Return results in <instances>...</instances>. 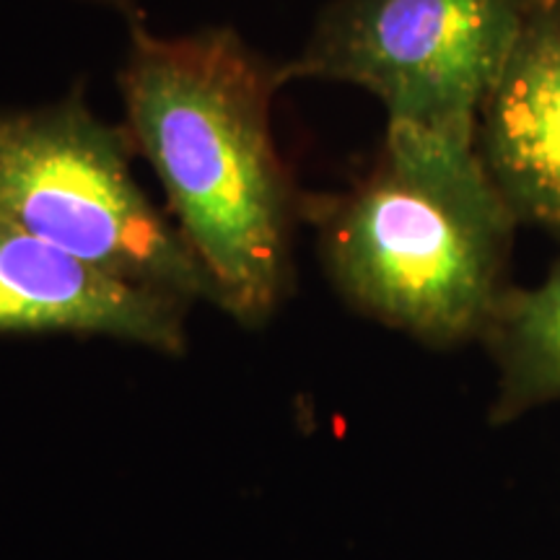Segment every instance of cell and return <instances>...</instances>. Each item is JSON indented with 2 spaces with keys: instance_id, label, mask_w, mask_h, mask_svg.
Masks as SVG:
<instances>
[{
  "instance_id": "3957f363",
  "label": "cell",
  "mask_w": 560,
  "mask_h": 560,
  "mask_svg": "<svg viewBox=\"0 0 560 560\" xmlns=\"http://www.w3.org/2000/svg\"><path fill=\"white\" fill-rule=\"evenodd\" d=\"M136 140L79 89L34 109H0V221L109 276L221 310V293L170 215L132 174Z\"/></svg>"
},
{
  "instance_id": "7a4b0ae2",
  "label": "cell",
  "mask_w": 560,
  "mask_h": 560,
  "mask_svg": "<svg viewBox=\"0 0 560 560\" xmlns=\"http://www.w3.org/2000/svg\"><path fill=\"white\" fill-rule=\"evenodd\" d=\"M304 213L327 278L363 317L439 350L486 338L520 223L478 143L387 125L374 166Z\"/></svg>"
},
{
  "instance_id": "ba28073f",
  "label": "cell",
  "mask_w": 560,
  "mask_h": 560,
  "mask_svg": "<svg viewBox=\"0 0 560 560\" xmlns=\"http://www.w3.org/2000/svg\"><path fill=\"white\" fill-rule=\"evenodd\" d=\"M91 3H100V5H107V9L120 11V13H125V16H128L130 21L140 19L136 0H91Z\"/></svg>"
},
{
  "instance_id": "8992f818",
  "label": "cell",
  "mask_w": 560,
  "mask_h": 560,
  "mask_svg": "<svg viewBox=\"0 0 560 560\" xmlns=\"http://www.w3.org/2000/svg\"><path fill=\"white\" fill-rule=\"evenodd\" d=\"M478 153L516 223L560 236V0H532L480 109Z\"/></svg>"
},
{
  "instance_id": "277c9868",
  "label": "cell",
  "mask_w": 560,
  "mask_h": 560,
  "mask_svg": "<svg viewBox=\"0 0 560 560\" xmlns=\"http://www.w3.org/2000/svg\"><path fill=\"white\" fill-rule=\"evenodd\" d=\"M532 0H332L289 81L371 91L387 125L478 143L480 109L506 68Z\"/></svg>"
},
{
  "instance_id": "52a82bcc",
  "label": "cell",
  "mask_w": 560,
  "mask_h": 560,
  "mask_svg": "<svg viewBox=\"0 0 560 560\" xmlns=\"http://www.w3.org/2000/svg\"><path fill=\"white\" fill-rule=\"evenodd\" d=\"M482 346L495 366L490 423H516L560 402V260L540 283L511 285Z\"/></svg>"
},
{
  "instance_id": "6da1fadb",
  "label": "cell",
  "mask_w": 560,
  "mask_h": 560,
  "mask_svg": "<svg viewBox=\"0 0 560 560\" xmlns=\"http://www.w3.org/2000/svg\"><path fill=\"white\" fill-rule=\"evenodd\" d=\"M280 62L234 30L156 37L130 21L120 91L136 151L164 187L174 223L221 293V312L268 322L293 278V223L304 213L272 138Z\"/></svg>"
},
{
  "instance_id": "5b68a950",
  "label": "cell",
  "mask_w": 560,
  "mask_h": 560,
  "mask_svg": "<svg viewBox=\"0 0 560 560\" xmlns=\"http://www.w3.org/2000/svg\"><path fill=\"white\" fill-rule=\"evenodd\" d=\"M187 306L0 221V335H86L177 355Z\"/></svg>"
}]
</instances>
